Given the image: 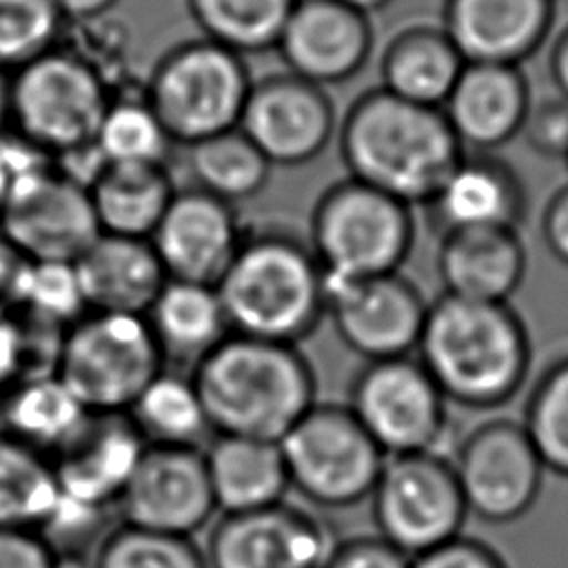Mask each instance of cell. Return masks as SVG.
Wrapping results in <instances>:
<instances>
[{
    "mask_svg": "<svg viewBox=\"0 0 568 568\" xmlns=\"http://www.w3.org/2000/svg\"><path fill=\"white\" fill-rule=\"evenodd\" d=\"M331 320L339 342L364 362L410 355L424 331L428 302L402 273L326 280Z\"/></svg>",
    "mask_w": 568,
    "mask_h": 568,
    "instance_id": "obj_14",
    "label": "cell"
},
{
    "mask_svg": "<svg viewBox=\"0 0 568 568\" xmlns=\"http://www.w3.org/2000/svg\"><path fill=\"white\" fill-rule=\"evenodd\" d=\"M541 237L548 251L568 266V184L548 200L541 215Z\"/></svg>",
    "mask_w": 568,
    "mask_h": 568,
    "instance_id": "obj_45",
    "label": "cell"
},
{
    "mask_svg": "<svg viewBox=\"0 0 568 568\" xmlns=\"http://www.w3.org/2000/svg\"><path fill=\"white\" fill-rule=\"evenodd\" d=\"M439 237L468 229H517L526 191L517 171L493 153H464L424 204Z\"/></svg>",
    "mask_w": 568,
    "mask_h": 568,
    "instance_id": "obj_21",
    "label": "cell"
},
{
    "mask_svg": "<svg viewBox=\"0 0 568 568\" xmlns=\"http://www.w3.org/2000/svg\"><path fill=\"white\" fill-rule=\"evenodd\" d=\"M297 0H186V9L209 38L235 53L275 49Z\"/></svg>",
    "mask_w": 568,
    "mask_h": 568,
    "instance_id": "obj_34",
    "label": "cell"
},
{
    "mask_svg": "<svg viewBox=\"0 0 568 568\" xmlns=\"http://www.w3.org/2000/svg\"><path fill=\"white\" fill-rule=\"evenodd\" d=\"M410 568H508L499 552L470 537H455L428 552L413 557Z\"/></svg>",
    "mask_w": 568,
    "mask_h": 568,
    "instance_id": "obj_43",
    "label": "cell"
},
{
    "mask_svg": "<svg viewBox=\"0 0 568 568\" xmlns=\"http://www.w3.org/2000/svg\"><path fill=\"white\" fill-rule=\"evenodd\" d=\"M175 191L166 166L106 164L89 195L102 233L149 240Z\"/></svg>",
    "mask_w": 568,
    "mask_h": 568,
    "instance_id": "obj_30",
    "label": "cell"
},
{
    "mask_svg": "<svg viewBox=\"0 0 568 568\" xmlns=\"http://www.w3.org/2000/svg\"><path fill=\"white\" fill-rule=\"evenodd\" d=\"M466 60L442 27L413 24L384 47L382 89L424 106L442 109Z\"/></svg>",
    "mask_w": 568,
    "mask_h": 568,
    "instance_id": "obj_28",
    "label": "cell"
},
{
    "mask_svg": "<svg viewBox=\"0 0 568 568\" xmlns=\"http://www.w3.org/2000/svg\"><path fill=\"white\" fill-rule=\"evenodd\" d=\"M202 450L220 515L280 504L291 490L280 442L213 435Z\"/></svg>",
    "mask_w": 568,
    "mask_h": 568,
    "instance_id": "obj_26",
    "label": "cell"
},
{
    "mask_svg": "<svg viewBox=\"0 0 568 568\" xmlns=\"http://www.w3.org/2000/svg\"><path fill=\"white\" fill-rule=\"evenodd\" d=\"M144 444L200 446L211 433L191 375L162 371L124 413Z\"/></svg>",
    "mask_w": 568,
    "mask_h": 568,
    "instance_id": "obj_32",
    "label": "cell"
},
{
    "mask_svg": "<svg viewBox=\"0 0 568 568\" xmlns=\"http://www.w3.org/2000/svg\"><path fill=\"white\" fill-rule=\"evenodd\" d=\"M189 375L213 435L280 442L317 402V373L295 344L229 333Z\"/></svg>",
    "mask_w": 568,
    "mask_h": 568,
    "instance_id": "obj_1",
    "label": "cell"
},
{
    "mask_svg": "<svg viewBox=\"0 0 568 568\" xmlns=\"http://www.w3.org/2000/svg\"><path fill=\"white\" fill-rule=\"evenodd\" d=\"M64 331L22 306L0 315V390L55 375Z\"/></svg>",
    "mask_w": 568,
    "mask_h": 568,
    "instance_id": "obj_36",
    "label": "cell"
},
{
    "mask_svg": "<svg viewBox=\"0 0 568 568\" xmlns=\"http://www.w3.org/2000/svg\"><path fill=\"white\" fill-rule=\"evenodd\" d=\"M237 129L271 164L300 166L331 142L335 111L324 87L286 71L251 84Z\"/></svg>",
    "mask_w": 568,
    "mask_h": 568,
    "instance_id": "obj_17",
    "label": "cell"
},
{
    "mask_svg": "<svg viewBox=\"0 0 568 568\" xmlns=\"http://www.w3.org/2000/svg\"><path fill=\"white\" fill-rule=\"evenodd\" d=\"M521 426L546 470L568 477V357L550 364L537 379Z\"/></svg>",
    "mask_w": 568,
    "mask_h": 568,
    "instance_id": "obj_39",
    "label": "cell"
},
{
    "mask_svg": "<svg viewBox=\"0 0 568 568\" xmlns=\"http://www.w3.org/2000/svg\"><path fill=\"white\" fill-rule=\"evenodd\" d=\"M215 291L231 333L295 346L315 333L328 306L311 244L277 229L246 233Z\"/></svg>",
    "mask_w": 568,
    "mask_h": 568,
    "instance_id": "obj_4",
    "label": "cell"
},
{
    "mask_svg": "<svg viewBox=\"0 0 568 568\" xmlns=\"http://www.w3.org/2000/svg\"><path fill=\"white\" fill-rule=\"evenodd\" d=\"M11 124V73L0 71V133Z\"/></svg>",
    "mask_w": 568,
    "mask_h": 568,
    "instance_id": "obj_49",
    "label": "cell"
},
{
    "mask_svg": "<svg viewBox=\"0 0 568 568\" xmlns=\"http://www.w3.org/2000/svg\"><path fill=\"white\" fill-rule=\"evenodd\" d=\"M244 235L233 204L189 186L175 191L149 242L169 280L215 286Z\"/></svg>",
    "mask_w": 568,
    "mask_h": 568,
    "instance_id": "obj_18",
    "label": "cell"
},
{
    "mask_svg": "<svg viewBox=\"0 0 568 568\" xmlns=\"http://www.w3.org/2000/svg\"><path fill=\"white\" fill-rule=\"evenodd\" d=\"M115 506L122 524L195 539L217 513L204 450L144 444Z\"/></svg>",
    "mask_w": 568,
    "mask_h": 568,
    "instance_id": "obj_13",
    "label": "cell"
},
{
    "mask_svg": "<svg viewBox=\"0 0 568 568\" xmlns=\"http://www.w3.org/2000/svg\"><path fill=\"white\" fill-rule=\"evenodd\" d=\"M251 75L240 53L197 38L166 51L155 64L144 100L171 140L191 146L237 129Z\"/></svg>",
    "mask_w": 568,
    "mask_h": 568,
    "instance_id": "obj_7",
    "label": "cell"
},
{
    "mask_svg": "<svg viewBox=\"0 0 568 568\" xmlns=\"http://www.w3.org/2000/svg\"><path fill=\"white\" fill-rule=\"evenodd\" d=\"M16 306L62 328L78 322L87 313V304L73 262L27 260Z\"/></svg>",
    "mask_w": 568,
    "mask_h": 568,
    "instance_id": "obj_40",
    "label": "cell"
},
{
    "mask_svg": "<svg viewBox=\"0 0 568 568\" xmlns=\"http://www.w3.org/2000/svg\"><path fill=\"white\" fill-rule=\"evenodd\" d=\"M144 320L164 364L189 368L231 333L215 286L182 280H166Z\"/></svg>",
    "mask_w": 568,
    "mask_h": 568,
    "instance_id": "obj_27",
    "label": "cell"
},
{
    "mask_svg": "<svg viewBox=\"0 0 568 568\" xmlns=\"http://www.w3.org/2000/svg\"><path fill=\"white\" fill-rule=\"evenodd\" d=\"M339 2L359 11V13H364V16H371L379 9H384L386 4H390V0H339Z\"/></svg>",
    "mask_w": 568,
    "mask_h": 568,
    "instance_id": "obj_50",
    "label": "cell"
},
{
    "mask_svg": "<svg viewBox=\"0 0 568 568\" xmlns=\"http://www.w3.org/2000/svg\"><path fill=\"white\" fill-rule=\"evenodd\" d=\"M186 153L193 186L229 204L251 200L268 184L273 164L240 129L195 142Z\"/></svg>",
    "mask_w": 568,
    "mask_h": 568,
    "instance_id": "obj_33",
    "label": "cell"
},
{
    "mask_svg": "<svg viewBox=\"0 0 568 568\" xmlns=\"http://www.w3.org/2000/svg\"><path fill=\"white\" fill-rule=\"evenodd\" d=\"M413 242L410 206L353 178L331 184L311 211L308 244L326 280L399 273Z\"/></svg>",
    "mask_w": 568,
    "mask_h": 568,
    "instance_id": "obj_5",
    "label": "cell"
},
{
    "mask_svg": "<svg viewBox=\"0 0 568 568\" xmlns=\"http://www.w3.org/2000/svg\"><path fill=\"white\" fill-rule=\"evenodd\" d=\"M67 24L55 0H0V71L16 73L58 49Z\"/></svg>",
    "mask_w": 568,
    "mask_h": 568,
    "instance_id": "obj_38",
    "label": "cell"
},
{
    "mask_svg": "<svg viewBox=\"0 0 568 568\" xmlns=\"http://www.w3.org/2000/svg\"><path fill=\"white\" fill-rule=\"evenodd\" d=\"M60 497L53 462L0 433V530L40 532Z\"/></svg>",
    "mask_w": 568,
    "mask_h": 568,
    "instance_id": "obj_31",
    "label": "cell"
},
{
    "mask_svg": "<svg viewBox=\"0 0 568 568\" xmlns=\"http://www.w3.org/2000/svg\"><path fill=\"white\" fill-rule=\"evenodd\" d=\"M442 109L402 100L382 87L355 98L339 126L348 178L404 204H426L464 155Z\"/></svg>",
    "mask_w": 568,
    "mask_h": 568,
    "instance_id": "obj_2",
    "label": "cell"
},
{
    "mask_svg": "<svg viewBox=\"0 0 568 568\" xmlns=\"http://www.w3.org/2000/svg\"><path fill=\"white\" fill-rule=\"evenodd\" d=\"M280 448L291 488L322 508H351L368 499L386 462L346 402H315L280 439Z\"/></svg>",
    "mask_w": 568,
    "mask_h": 568,
    "instance_id": "obj_8",
    "label": "cell"
},
{
    "mask_svg": "<svg viewBox=\"0 0 568 568\" xmlns=\"http://www.w3.org/2000/svg\"><path fill=\"white\" fill-rule=\"evenodd\" d=\"M368 501L375 532L408 557L459 537L468 515L453 462L437 450L386 457Z\"/></svg>",
    "mask_w": 568,
    "mask_h": 568,
    "instance_id": "obj_10",
    "label": "cell"
},
{
    "mask_svg": "<svg viewBox=\"0 0 568 568\" xmlns=\"http://www.w3.org/2000/svg\"><path fill=\"white\" fill-rule=\"evenodd\" d=\"M93 568H209L191 537L164 535L129 524L109 528L93 550Z\"/></svg>",
    "mask_w": 568,
    "mask_h": 568,
    "instance_id": "obj_37",
    "label": "cell"
},
{
    "mask_svg": "<svg viewBox=\"0 0 568 568\" xmlns=\"http://www.w3.org/2000/svg\"><path fill=\"white\" fill-rule=\"evenodd\" d=\"M109 102L98 67L58 47L11 73L9 129L58 155L93 142Z\"/></svg>",
    "mask_w": 568,
    "mask_h": 568,
    "instance_id": "obj_9",
    "label": "cell"
},
{
    "mask_svg": "<svg viewBox=\"0 0 568 568\" xmlns=\"http://www.w3.org/2000/svg\"><path fill=\"white\" fill-rule=\"evenodd\" d=\"M93 415L55 375L0 390V433L51 462L84 433Z\"/></svg>",
    "mask_w": 568,
    "mask_h": 568,
    "instance_id": "obj_29",
    "label": "cell"
},
{
    "mask_svg": "<svg viewBox=\"0 0 568 568\" xmlns=\"http://www.w3.org/2000/svg\"><path fill=\"white\" fill-rule=\"evenodd\" d=\"M87 311L144 315L169 275L149 240L100 233L73 262Z\"/></svg>",
    "mask_w": 568,
    "mask_h": 568,
    "instance_id": "obj_24",
    "label": "cell"
},
{
    "mask_svg": "<svg viewBox=\"0 0 568 568\" xmlns=\"http://www.w3.org/2000/svg\"><path fill=\"white\" fill-rule=\"evenodd\" d=\"M142 450L144 439L126 415L93 417L84 433L53 459L62 497L102 510L115 506Z\"/></svg>",
    "mask_w": 568,
    "mask_h": 568,
    "instance_id": "obj_23",
    "label": "cell"
},
{
    "mask_svg": "<svg viewBox=\"0 0 568 568\" xmlns=\"http://www.w3.org/2000/svg\"><path fill=\"white\" fill-rule=\"evenodd\" d=\"M410 561L413 557L375 532L333 541L322 568H410Z\"/></svg>",
    "mask_w": 568,
    "mask_h": 568,
    "instance_id": "obj_42",
    "label": "cell"
},
{
    "mask_svg": "<svg viewBox=\"0 0 568 568\" xmlns=\"http://www.w3.org/2000/svg\"><path fill=\"white\" fill-rule=\"evenodd\" d=\"M555 0H444L442 29L466 62L521 64L548 38Z\"/></svg>",
    "mask_w": 568,
    "mask_h": 568,
    "instance_id": "obj_22",
    "label": "cell"
},
{
    "mask_svg": "<svg viewBox=\"0 0 568 568\" xmlns=\"http://www.w3.org/2000/svg\"><path fill=\"white\" fill-rule=\"evenodd\" d=\"M521 133L535 153L568 162V98L557 93L530 104Z\"/></svg>",
    "mask_w": 568,
    "mask_h": 568,
    "instance_id": "obj_41",
    "label": "cell"
},
{
    "mask_svg": "<svg viewBox=\"0 0 568 568\" xmlns=\"http://www.w3.org/2000/svg\"><path fill=\"white\" fill-rule=\"evenodd\" d=\"M24 264L27 260L0 235V315L18 304Z\"/></svg>",
    "mask_w": 568,
    "mask_h": 568,
    "instance_id": "obj_46",
    "label": "cell"
},
{
    "mask_svg": "<svg viewBox=\"0 0 568 568\" xmlns=\"http://www.w3.org/2000/svg\"><path fill=\"white\" fill-rule=\"evenodd\" d=\"M11 184H13V178L0 155V220H2V213H4V206H7V200H9V193H11Z\"/></svg>",
    "mask_w": 568,
    "mask_h": 568,
    "instance_id": "obj_51",
    "label": "cell"
},
{
    "mask_svg": "<svg viewBox=\"0 0 568 568\" xmlns=\"http://www.w3.org/2000/svg\"><path fill=\"white\" fill-rule=\"evenodd\" d=\"M417 359L448 402L497 408L521 388L530 342L508 302H475L442 293L428 304Z\"/></svg>",
    "mask_w": 568,
    "mask_h": 568,
    "instance_id": "obj_3",
    "label": "cell"
},
{
    "mask_svg": "<svg viewBox=\"0 0 568 568\" xmlns=\"http://www.w3.org/2000/svg\"><path fill=\"white\" fill-rule=\"evenodd\" d=\"M530 87L517 64L466 62L442 111L464 151L490 153L524 129Z\"/></svg>",
    "mask_w": 568,
    "mask_h": 568,
    "instance_id": "obj_20",
    "label": "cell"
},
{
    "mask_svg": "<svg viewBox=\"0 0 568 568\" xmlns=\"http://www.w3.org/2000/svg\"><path fill=\"white\" fill-rule=\"evenodd\" d=\"M109 164L166 166L175 146L144 98L111 100L93 138Z\"/></svg>",
    "mask_w": 568,
    "mask_h": 568,
    "instance_id": "obj_35",
    "label": "cell"
},
{
    "mask_svg": "<svg viewBox=\"0 0 568 568\" xmlns=\"http://www.w3.org/2000/svg\"><path fill=\"white\" fill-rule=\"evenodd\" d=\"M87 189L55 169L11 184L0 235L29 262H75L100 235Z\"/></svg>",
    "mask_w": 568,
    "mask_h": 568,
    "instance_id": "obj_15",
    "label": "cell"
},
{
    "mask_svg": "<svg viewBox=\"0 0 568 568\" xmlns=\"http://www.w3.org/2000/svg\"><path fill=\"white\" fill-rule=\"evenodd\" d=\"M550 78L559 95L568 98V24L561 29L557 40L552 42L550 58H548Z\"/></svg>",
    "mask_w": 568,
    "mask_h": 568,
    "instance_id": "obj_47",
    "label": "cell"
},
{
    "mask_svg": "<svg viewBox=\"0 0 568 568\" xmlns=\"http://www.w3.org/2000/svg\"><path fill=\"white\" fill-rule=\"evenodd\" d=\"M346 404L386 457L435 450L448 424V399L413 355L364 362Z\"/></svg>",
    "mask_w": 568,
    "mask_h": 568,
    "instance_id": "obj_11",
    "label": "cell"
},
{
    "mask_svg": "<svg viewBox=\"0 0 568 568\" xmlns=\"http://www.w3.org/2000/svg\"><path fill=\"white\" fill-rule=\"evenodd\" d=\"M67 22H87L98 20L109 9H113L120 0H55Z\"/></svg>",
    "mask_w": 568,
    "mask_h": 568,
    "instance_id": "obj_48",
    "label": "cell"
},
{
    "mask_svg": "<svg viewBox=\"0 0 568 568\" xmlns=\"http://www.w3.org/2000/svg\"><path fill=\"white\" fill-rule=\"evenodd\" d=\"M468 513L490 524L526 515L541 488L544 462L526 428L510 419L475 426L453 459Z\"/></svg>",
    "mask_w": 568,
    "mask_h": 568,
    "instance_id": "obj_12",
    "label": "cell"
},
{
    "mask_svg": "<svg viewBox=\"0 0 568 568\" xmlns=\"http://www.w3.org/2000/svg\"><path fill=\"white\" fill-rule=\"evenodd\" d=\"M166 368L144 315L87 311L62 337L55 377L93 417L124 415Z\"/></svg>",
    "mask_w": 568,
    "mask_h": 568,
    "instance_id": "obj_6",
    "label": "cell"
},
{
    "mask_svg": "<svg viewBox=\"0 0 568 568\" xmlns=\"http://www.w3.org/2000/svg\"><path fill=\"white\" fill-rule=\"evenodd\" d=\"M526 273L517 229H468L439 237L437 275L444 293L475 302H508Z\"/></svg>",
    "mask_w": 568,
    "mask_h": 568,
    "instance_id": "obj_25",
    "label": "cell"
},
{
    "mask_svg": "<svg viewBox=\"0 0 568 568\" xmlns=\"http://www.w3.org/2000/svg\"><path fill=\"white\" fill-rule=\"evenodd\" d=\"M293 75L317 87L353 78L373 51L368 16L339 0H297L275 44Z\"/></svg>",
    "mask_w": 568,
    "mask_h": 568,
    "instance_id": "obj_19",
    "label": "cell"
},
{
    "mask_svg": "<svg viewBox=\"0 0 568 568\" xmlns=\"http://www.w3.org/2000/svg\"><path fill=\"white\" fill-rule=\"evenodd\" d=\"M0 568H53V552L38 532L0 530Z\"/></svg>",
    "mask_w": 568,
    "mask_h": 568,
    "instance_id": "obj_44",
    "label": "cell"
},
{
    "mask_svg": "<svg viewBox=\"0 0 568 568\" xmlns=\"http://www.w3.org/2000/svg\"><path fill=\"white\" fill-rule=\"evenodd\" d=\"M333 541L317 515L284 499L220 515L202 550L209 568H322Z\"/></svg>",
    "mask_w": 568,
    "mask_h": 568,
    "instance_id": "obj_16",
    "label": "cell"
}]
</instances>
